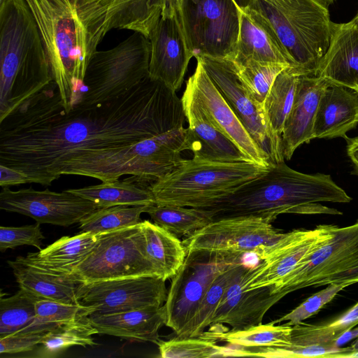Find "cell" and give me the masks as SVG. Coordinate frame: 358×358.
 Masks as SVG:
<instances>
[{"label": "cell", "mask_w": 358, "mask_h": 358, "mask_svg": "<svg viewBox=\"0 0 358 358\" xmlns=\"http://www.w3.org/2000/svg\"><path fill=\"white\" fill-rule=\"evenodd\" d=\"M268 168L250 161L182 159L172 172L152 183L150 189L155 204L203 208L264 173Z\"/></svg>", "instance_id": "cell-6"}, {"label": "cell", "mask_w": 358, "mask_h": 358, "mask_svg": "<svg viewBox=\"0 0 358 358\" xmlns=\"http://www.w3.org/2000/svg\"><path fill=\"white\" fill-rule=\"evenodd\" d=\"M145 206L120 205L97 208L79 222L80 232L100 234L137 224Z\"/></svg>", "instance_id": "cell-40"}, {"label": "cell", "mask_w": 358, "mask_h": 358, "mask_svg": "<svg viewBox=\"0 0 358 358\" xmlns=\"http://www.w3.org/2000/svg\"><path fill=\"white\" fill-rule=\"evenodd\" d=\"M185 150L188 129L182 127L131 145L87 152L60 164L51 176L57 180L78 175L108 182L131 175L143 182L155 181L177 167Z\"/></svg>", "instance_id": "cell-4"}, {"label": "cell", "mask_w": 358, "mask_h": 358, "mask_svg": "<svg viewBox=\"0 0 358 358\" xmlns=\"http://www.w3.org/2000/svg\"><path fill=\"white\" fill-rule=\"evenodd\" d=\"M351 21L357 27H358V11L355 17Z\"/></svg>", "instance_id": "cell-54"}, {"label": "cell", "mask_w": 358, "mask_h": 358, "mask_svg": "<svg viewBox=\"0 0 358 358\" xmlns=\"http://www.w3.org/2000/svg\"><path fill=\"white\" fill-rule=\"evenodd\" d=\"M315 75L330 83L358 89V27L352 21L332 22L330 43Z\"/></svg>", "instance_id": "cell-24"}, {"label": "cell", "mask_w": 358, "mask_h": 358, "mask_svg": "<svg viewBox=\"0 0 358 358\" xmlns=\"http://www.w3.org/2000/svg\"><path fill=\"white\" fill-rule=\"evenodd\" d=\"M38 300L41 299L22 289L10 296L1 295L0 338L27 327L35 317V303Z\"/></svg>", "instance_id": "cell-41"}, {"label": "cell", "mask_w": 358, "mask_h": 358, "mask_svg": "<svg viewBox=\"0 0 358 358\" xmlns=\"http://www.w3.org/2000/svg\"><path fill=\"white\" fill-rule=\"evenodd\" d=\"M248 6L271 26L292 66L315 75L330 43L329 10L314 0H251Z\"/></svg>", "instance_id": "cell-7"}, {"label": "cell", "mask_w": 358, "mask_h": 358, "mask_svg": "<svg viewBox=\"0 0 358 358\" xmlns=\"http://www.w3.org/2000/svg\"><path fill=\"white\" fill-rule=\"evenodd\" d=\"M358 324V302L342 316L325 324L303 322L292 326L291 343L294 345H333L345 332ZM335 347V346H334Z\"/></svg>", "instance_id": "cell-36"}, {"label": "cell", "mask_w": 358, "mask_h": 358, "mask_svg": "<svg viewBox=\"0 0 358 358\" xmlns=\"http://www.w3.org/2000/svg\"><path fill=\"white\" fill-rule=\"evenodd\" d=\"M351 285V283L348 282L328 285L325 289L309 296L289 313L271 322L278 324L287 321V322L285 324L289 326L301 323L305 320L317 313L323 306L330 302L341 290Z\"/></svg>", "instance_id": "cell-44"}, {"label": "cell", "mask_w": 358, "mask_h": 358, "mask_svg": "<svg viewBox=\"0 0 358 358\" xmlns=\"http://www.w3.org/2000/svg\"><path fill=\"white\" fill-rule=\"evenodd\" d=\"M234 62L253 59L284 64L291 61L268 23L248 5L239 9V29Z\"/></svg>", "instance_id": "cell-25"}, {"label": "cell", "mask_w": 358, "mask_h": 358, "mask_svg": "<svg viewBox=\"0 0 358 358\" xmlns=\"http://www.w3.org/2000/svg\"><path fill=\"white\" fill-rule=\"evenodd\" d=\"M333 227L320 224L311 230L284 233L257 257L259 264L249 266L244 289L274 286L331 236Z\"/></svg>", "instance_id": "cell-17"}, {"label": "cell", "mask_w": 358, "mask_h": 358, "mask_svg": "<svg viewBox=\"0 0 358 358\" xmlns=\"http://www.w3.org/2000/svg\"><path fill=\"white\" fill-rule=\"evenodd\" d=\"M196 59L200 60L208 76L252 138L268 156L272 165L284 162L282 137L272 131L263 106L243 87L232 61L209 56Z\"/></svg>", "instance_id": "cell-14"}, {"label": "cell", "mask_w": 358, "mask_h": 358, "mask_svg": "<svg viewBox=\"0 0 358 358\" xmlns=\"http://www.w3.org/2000/svg\"><path fill=\"white\" fill-rule=\"evenodd\" d=\"M35 310L33 321L17 334H45L60 325L90 315L89 310L80 304L48 299L37 301Z\"/></svg>", "instance_id": "cell-38"}, {"label": "cell", "mask_w": 358, "mask_h": 358, "mask_svg": "<svg viewBox=\"0 0 358 358\" xmlns=\"http://www.w3.org/2000/svg\"><path fill=\"white\" fill-rule=\"evenodd\" d=\"M150 43L131 36L108 50H96L88 62L83 92L75 105L91 106L121 96L149 76Z\"/></svg>", "instance_id": "cell-8"}, {"label": "cell", "mask_w": 358, "mask_h": 358, "mask_svg": "<svg viewBox=\"0 0 358 358\" xmlns=\"http://www.w3.org/2000/svg\"><path fill=\"white\" fill-rule=\"evenodd\" d=\"M349 348L350 350V354L354 353V352H358V337L356 339V341L349 347Z\"/></svg>", "instance_id": "cell-52"}, {"label": "cell", "mask_w": 358, "mask_h": 358, "mask_svg": "<svg viewBox=\"0 0 358 358\" xmlns=\"http://www.w3.org/2000/svg\"><path fill=\"white\" fill-rule=\"evenodd\" d=\"M243 255L207 250L186 252L174 276L164 303L166 326L178 335L194 315L206 292L223 271L243 261Z\"/></svg>", "instance_id": "cell-11"}, {"label": "cell", "mask_w": 358, "mask_h": 358, "mask_svg": "<svg viewBox=\"0 0 358 358\" xmlns=\"http://www.w3.org/2000/svg\"><path fill=\"white\" fill-rule=\"evenodd\" d=\"M89 322L98 334H107L134 342H151L157 344L160 341L159 331L166 325L165 305L150 306L124 312L90 315Z\"/></svg>", "instance_id": "cell-26"}, {"label": "cell", "mask_w": 358, "mask_h": 358, "mask_svg": "<svg viewBox=\"0 0 358 358\" xmlns=\"http://www.w3.org/2000/svg\"><path fill=\"white\" fill-rule=\"evenodd\" d=\"M99 208L90 200L64 190H35L32 187L0 192V209L29 216L40 224L68 227Z\"/></svg>", "instance_id": "cell-18"}, {"label": "cell", "mask_w": 358, "mask_h": 358, "mask_svg": "<svg viewBox=\"0 0 358 358\" xmlns=\"http://www.w3.org/2000/svg\"><path fill=\"white\" fill-rule=\"evenodd\" d=\"M163 358H210L226 357L227 348L201 335L198 337L178 338L159 341L157 344Z\"/></svg>", "instance_id": "cell-43"}, {"label": "cell", "mask_w": 358, "mask_h": 358, "mask_svg": "<svg viewBox=\"0 0 358 358\" xmlns=\"http://www.w3.org/2000/svg\"><path fill=\"white\" fill-rule=\"evenodd\" d=\"M249 266L244 262L228 285L213 317L211 324L225 323L231 331L245 330L262 324L268 310L281 299L273 294L272 286L245 289L243 284Z\"/></svg>", "instance_id": "cell-21"}, {"label": "cell", "mask_w": 358, "mask_h": 358, "mask_svg": "<svg viewBox=\"0 0 358 358\" xmlns=\"http://www.w3.org/2000/svg\"><path fill=\"white\" fill-rule=\"evenodd\" d=\"M358 337V328L355 329H350L343 334L334 343V346L336 348H341L343 345L352 340L354 338Z\"/></svg>", "instance_id": "cell-50"}, {"label": "cell", "mask_w": 358, "mask_h": 358, "mask_svg": "<svg viewBox=\"0 0 358 358\" xmlns=\"http://www.w3.org/2000/svg\"><path fill=\"white\" fill-rule=\"evenodd\" d=\"M184 1L185 0H162L161 16H172L177 13L181 14Z\"/></svg>", "instance_id": "cell-49"}, {"label": "cell", "mask_w": 358, "mask_h": 358, "mask_svg": "<svg viewBox=\"0 0 358 358\" xmlns=\"http://www.w3.org/2000/svg\"><path fill=\"white\" fill-rule=\"evenodd\" d=\"M65 276L78 283L141 276L162 278L147 253L141 222L100 233L91 252Z\"/></svg>", "instance_id": "cell-9"}, {"label": "cell", "mask_w": 358, "mask_h": 358, "mask_svg": "<svg viewBox=\"0 0 358 358\" xmlns=\"http://www.w3.org/2000/svg\"><path fill=\"white\" fill-rule=\"evenodd\" d=\"M54 81L25 0H0V121Z\"/></svg>", "instance_id": "cell-3"}, {"label": "cell", "mask_w": 358, "mask_h": 358, "mask_svg": "<svg viewBox=\"0 0 358 358\" xmlns=\"http://www.w3.org/2000/svg\"><path fill=\"white\" fill-rule=\"evenodd\" d=\"M134 176L123 180L102 182L78 189H66L68 192L91 201L99 208L114 206H147L155 203L150 186L145 182L134 181Z\"/></svg>", "instance_id": "cell-30"}, {"label": "cell", "mask_w": 358, "mask_h": 358, "mask_svg": "<svg viewBox=\"0 0 358 358\" xmlns=\"http://www.w3.org/2000/svg\"><path fill=\"white\" fill-rule=\"evenodd\" d=\"M292 326L275 325L271 322L259 324L245 330L228 332L206 334L207 337L215 341L219 339L235 347H287L292 345Z\"/></svg>", "instance_id": "cell-34"}, {"label": "cell", "mask_w": 358, "mask_h": 358, "mask_svg": "<svg viewBox=\"0 0 358 358\" xmlns=\"http://www.w3.org/2000/svg\"><path fill=\"white\" fill-rule=\"evenodd\" d=\"M328 82L314 74L300 75L292 109L282 134L285 159L289 160L301 145L313 137L315 115L322 94Z\"/></svg>", "instance_id": "cell-23"}, {"label": "cell", "mask_w": 358, "mask_h": 358, "mask_svg": "<svg viewBox=\"0 0 358 358\" xmlns=\"http://www.w3.org/2000/svg\"><path fill=\"white\" fill-rule=\"evenodd\" d=\"M232 62L245 91L262 106L276 76L289 66L284 64L253 59Z\"/></svg>", "instance_id": "cell-39"}, {"label": "cell", "mask_w": 358, "mask_h": 358, "mask_svg": "<svg viewBox=\"0 0 358 358\" xmlns=\"http://www.w3.org/2000/svg\"><path fill=\"white\" fill-rule=\"evenodd\" d=\"M162 10V0H78L79 27L88 62L112 29H129L148 38Z\"/></svg>", "instance_id": "cell-13"}, {"label": "cell", "mask_w": 358, "mask_h": 358, "mask_svg": "<svg viewBox=\"0 0 358 358\" xmlns=\"http://www.w3.org/2000/svg\"><path fill=\"white\" fill-rule=\"evenodd\" d=\"M149 77L177 92L181 87L194 53L181 14L161 16L150 31Z\"/></svg>", "instance_id": "cell-19"}, {"label": "cell", "mask_w": 358, "mask_h": 358, "mask_svg": "<svg viewBox=\"0 0 358 358\" xmlns=\"http://www.w3.org/2000/svg\"><path fill=\"white\" fill-rule=\"evenodd\" d=\"M352 198L330 175L306 174L282 162L210 206L199 208L213 220L241 216L270 217L283 213L332 214L319 202L349 203Z\"/></svg>", "instance_id": "cell-2"}, {"label": "cell", "mask_w": 358, "mask_h": 358, "mask_svg": "<svg viewBox=\"0 0 358 358\" xmlns=\"http://www.w3.org/2000/svg\"><path fill=\"white\" fill-rule=\"evenodd\" d=\"M25 183H38L45 185L43 180L25 171L0 164V186L6 187Z\"/></svg>", "instance_id": "cell-47"}, {"label": "cell", "mask_w": 358, "mask_h": 358, "mask_svg": "<svg viewBox=\"0 0 358 358\" xmlns=\"http://www.w3.org/2000/svg\"><path fill=\"white\" fill-rule=\"evenodd\" d=\"M355 92L358 93V89Z\"/></svg>", "instance_id": "cell-55"}, {"label": "cell", "mask_w": 358, "mask_h": 358, "mask_svg": "<svg viewBox=\"0 0 358 358\" xmlns=\"http://www.w3.org/2000/svg\"><path fill=\"white\" fill-rule=\"evenodd\" d=\"M45 334L15 333L0 338V354L13 355L31 351L41 343Z\"/></svg>", "instance_id": "cell-46"}, {"label": "cell", "mask_w": 358, "mask_h": 358, "mask_svg": "<svg viewBox=\"0 0 358 358\" xmlns=\"http://www.w3.org/2000/svg\"><path fill=\"white\" fill-rule=\"evenodd\" d=\"M20 289L41 299L80 304L77 298L78 282L65 275H55L36 269L15 259L8 261Z\"/></svg>", "instance_id": "cell-29"}, {"label": "cell", "mask_w": 358, "mask_h": 358, "mask_svg": "<svg viewBox=\"0 0 358 358\" xmlns=\"http://www.w3.org/2000/svg\"><path fill=\"white\" fill-rule=\"evenodd\" d=\"M181 99L149 76L124 94L64 108L55 81L0 121V164L50 185L52 171L92 150L131 145L184 127Z\"/></svg>", "instance_id": "cell-1"}, {"label": "cell", "mask_w": 358, "mask_h": 358, "mask_svg": "<svg viewBox=\"0 0 358 358\" xmlns=\"http://www.w3.org/2000/svg\"><path fill=\"white\" fill-rule=\"evenodd\" d=\"M144 213L176 236H189L212 222L203 210L190 207L154 203L145 206Z\"/></svg>", "instance_id": "cell-35"}, {"label": "cell", "mask_w": 358, "mask_h": 358, "mask_svg": "<svg viewBox=\"0 0 358 358\" xmlns=\"http://www.w3.org/2000/svg\"><path fill=\"white\" fill-rule=\"evenodd\" d=\"M358 124V93L328 83L320 97L314 127V138H346Z\"/></svg>", "instance_id": "cell-27"}, {"label": "cell", "mask_w": 358, "mask_h": 358, "mask_svg": "<svg viewBox=\"0 0 358 358\" xmlns=\"http://www.w3.org/2000/svg\"><path fill=\"white\" fill-rule=\"evenodd\" d=\"M38 26L64 108L78 102L88 62L78 15V0H25Z\"/></svg>", "instance_id": "cell-5"}, {"label": "cell", "mask_w": 358, "mask_h": 358, "mask_svg": "<svg viewBox=\"0 0 358 358\" xmlns=\"http://www.w3.org/2000/svg\"><path fill=\"white\" fill-rule=\"evenodd\" d=\"M240 7L236 0H185L181 16L195 58L233 57Z\"/></svg>", "instance_id": "cell-12"}, {"label": "cell", "mask_w": 358, "mask_h": 358, "mask_svg": "<svg viewBox=\"0 0 358 358\" xmlns=\"http://www.w3.org/2000/svg\"><path fill=\"white\" fill-rule=\"evenodd\" d=\"M164 279L141 276L79 283L77 298L90 315L124 312L165 303L168 291Z\"/></svg>", "instance_id": "cell-16"}, {"label": "cell", "mask_w": 358, "mask_h": 358, "mask_svg": "<svg viewBox=\"0 0 358 358\" xmlns=\"http://www.w3.org/2000/svg\"><path fill=\"white\" fill-rule=\"evenodd\" d=\"M240 6H245L249 4L251 0H236Z\"/></svg>", "instance_id": "cell-53"}, {"label": "cell", "mask_w": 358, "mask_h": 358, "mask_svg": "<svg viewBox=\"0 0 358 358\" xmlns=\"http://www.w3.org/2000/svg\"><path fill=\"white\" fill-rule=\"evenodd\" d=\"M147 253L162 279L171 278L182 266L186 251L177 236L148 220L141 221Z\"/></svg>", "instance_id": "cell-31"}, {"label": "cell", "mask_w": 358, "mask_h": 358, "mask_svg": "<svg viewBox=\"0 0 358 358\" xmlns=\"http://www.w3.org/2000/svg\"><path fill=\"white\" fill-rule=\"evenodd\" d=\"M306 73L293 66L284 69L275 78L263 108L272 131L282 137L285 120L292 109L299 78Z\"/></svg>", "instance_id": "cell-32"}, {"label": "cell", "mask_w": 358, "mask_h": 358, "mask_svg": "<svg viewBox=\"0 0 358 358\" xmlns=\"http://www.w3.org/2000/svg\"><path fill=\"white\" fill-rule=\"evenodd\" d=\"M99 236L80 232L73 236H63L39 252L16 259L40 271L66 275L91 252Z\"/></svg>", "instance_id": "cell-28"}, {"label": "cell", "mask_w": 358, "mask_h": 358, "mask_svg": "<svg viewBox=\"0 0 358 358\" xmlns=\"http://www.w3.org/2000/svg\"><path fill=\"white\" fill-rule=\"evenodd\" d=\"M322 7L328 9L329 6L334 3L336 0H314Z\"/></svg>", "instance_id": "cell-51"}, {"label": "cell", "mask_w": 358, "mask_h": 358, "mask_svg": "<svg viewBox=\"0 0 358 358\" xmlns=\"http://www.w3.org/2000/svg\"><path fill=\"white\" fill-rule=\"evenodd\" d=\"M243 262V261L231 266L215 279L206 292L194 315L176 335V337H198L207 327L211 325L217 308L228 285Z\"/></svg>", "instance_id": "cell-37"}, {"label": "cell", "mask_w": 358, "mask_h": 358, "mask_svg": "<svg viewBox=\"0 0 358 358\" xmlns=\"http://www.w3.org/2000/svg\"><path fill=\"white\" fill-rule=\"evenodd\" d=\"M345 141L347 155L352 163L353 173L358 176V136L352 138L347 136Z\"/></svg>", "instance_id": "cell-48"}, {"label": "cell", "mask_w": 358, "mask_h": 358, "mask_svg": "<svg viewBox=\"0 0 358 358\" xmlns=\"http://www.w3.org/2000/svg\"><path fill=\"white\" fill-rule=\"evenodd\" d=\"M96 334L98 331L89 322L87 316L79 317L46 333L36 357H55L75 345L93 347L96 343L92 335Z\"/></svg>", "instance_id": "cell-33"}, {"label": "cell", "mask_w": 358, "mask_h": 358, "mask_svg": "<svg viewBox=\"0 0 358 358\" xmlns=\"http://www.w3.org/2000/svg\"><path fill=\"white\" fill-rule=\"evenodd\" d=\"M45 237L41 230L40 223L22 227H0V251L13 249L22 245L34 246L41 250L42 240Z\"/></svg>", "instance_id": "cell-45"}, {"label": "cell", "mask_w": 358, "mask_h": 358, "mask_svg": "<svg viewBox=\"0 0 358 358\" xmlns=\"http://www.w3.org/2000/svg\"><path fill=\"white\" fill-rule=\"evenodd\" d=\"M231 349V356H255L262 357H345L350 353L348 348L333 345H310L287 347L240 348Z\"/></svg>", "instance_id": "cell-42"}, {"label": "cell", "mask_w": 358, "mask_h": 358, "mask_svg": "<svg viewBox=\"0 0 358 358\" xmlns=\"http://www.w3.org/2000/svg\"><path fill=\"white\" fill-rule=\"evenodd\" d=\"M270 217L241 216L213 220L182 241L187 252L207 250L257 257L284 233L272 225Z\"/></svg>", "instance_id": "cell-15"}, {"label": "cell", "mask_w": 358, "mask_h": 358, "mask_svg": "<svg viewBox=\"0 0 358 358\" xmlns=\"http://www.w3.org/2000/svg\"><path fill=\"white\" fill-rule=\"evenodd\" d=\"M194 73L186 83L210 121L230 138L247 158L265 167L272 165L268 156L262 150L230 106L208 76L200 60L196 59Z\"/></svg>", "instance_id": "cell-20"}, {"label": "cell", "mask_w": 358, "mask_h": 358, "mask_svg": "<svg viewBox=\"0 0 358 358\" xmlns=\"http://www.w3.org/2000/svg\"><path fill=\"white\" fill-rule=\"evenodd\" d=\"M358 282V220L334 225L331 236L274 286L282 296L308 287Z\"/></svg>", "instance_id": "cell-10"}, {"label": "cell", "mask_w": 358, "mask_h": 358, "mask_svg": "<svg viewBox=\"0 0 358 358\" xmlns=\"http://www.w3.org/2000/svg\"><path fill=\"white\" fill-rule=\"evenodd\" d=\"M181 100L189 124L188 144L189 150L194 154L193 158L217 162L250 161L236 145L210 121L188 88L185 87Z\"/></svg>", "instance_id": "cell-22"}]
</instances>
